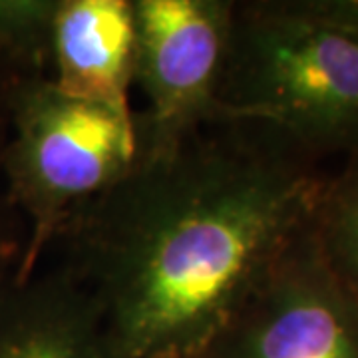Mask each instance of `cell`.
I'll list each match as a JSON object with an SVG mask.
<instances>
[{"mask_svg":"<svg viewBox=\"0 0 358 358\" xmlns=\"http://www.w3.org/2000/svg\"><path fill=\"white\" fill-rule=\"evenodd\" d=\"M219 102L315 162L358 152V0L233 2Z\"/></svg>","mask_w":358,"mask_h":358,"instance_id":"obj_2","label":"cell"},{"mask_svg":"<svg viewBox=\"0 0 358 358\" xmlns=\"http://www.w3.org/2000/svg\"><path fill=\"white\" fill-rule=\"evenodd\" d=\"M140 155L176 148L225 122L219 90L233 0H131Z\"/></svg>","mask_w":358,"mask_h":358,"instance_id":"obj_4","label":"cell"},{"mask_svg":"<svg viewBox=\"0 0 358 358\" xmlns=\"http://www.w3.org/2000/svg\"><path fill=\"white\" fill-rule=\"evenodd\" d=\"M313 233L327 263L358 299V152L324 181Z\"/></svg>","mask_w":358,"mask_h":358,"instance_id":"obj_8","label":"cell"},{"mask_svg":"<svg viewBox=\"0 0 358 358\" xmlns=\"http://www.w3.org/2000/svg\"><path fill=\"white\" fill-rule=\"evenodd\" d=\"M199 357L358 358V299L320 253L313 219Z\"/></svg>","mask_w":358,"mask_h":358,"instance_id":"obj_5","label":"cell"},{"mask_svg":"<svg viewBox=\"0 0 358 358\" xmlns=\"http://www.w3.org/2000/svg\"><path fill=\"white\" fill-rule=\"evenodd\" d=\"M131 0H58L50 80L82 100L136 110Z\"/></svg>","mask_w":358,"mask_h":358,"instance_id":"obj_7","label":"cell"},{"mask_svg":"<svg viewBox=\"0 0 358 358\" xmlns=\"http://www.w3.org/2000/svg\"><path fill=\"white\" fill-rule=\"evenodd\" d=\"M0 358L117 355L88 291L58 265L0 289Z\"/></svg>","mask_w":358,"mask_h":358,"instance_id":"obj_6","label":"cell"},{"mask_svg":"<svg viewBox=\"0 0 358 358\" xmlns=\"http://www.w3.org/2000/svg\"><path fill=\"white\" fill-rule=\"evenodd\" d=\"M24 247V223L0 185V289L18 277Z\"/></svg>","mask_w":358,"mask_h":358,"instance_id":"obj_10","label":"cell"},{"mask_svg":"<svg viewBox=\"0 0 358 358\" xmlns=\"http://www.w3.org/2000/svg\"><path fill=\"white\" fill-rule=\"evenodd\" d=\"M189 358H201V357H189Z\"/></svg>","mask_w":358,"mask_h":358,"instance_id":"obj_12","label":"cell"},{"mask_svg":"<svg viewBox=\"0 0 358 358\" xmlns=\"http://www.w3.org/2000/svg\"><path fill=\"white\" fill-rule=\"evenodd\" d=\"M136 110L82 100L48 78H14L0 150V185L26 227V279L70 221L136 166Z\"/></svg>","mask_w":358,"mask_h":358,"instance_id":"obj_3","label":"cell"},{"mask_svg":"<svg viewBox=\"0 0 358 358\" xmlns=\"http://www.w3.org/2000/svg\"><path fill=\"white\" fill-rule=\"evenodd\" d=\"M56 13L58 0H0V60L10 76H50Z\"/></svg>","mask_w":358,"mask_h":358,"instance_id":"obj_9","label":"cell"},{"mask_svg":"<svg viewBox=\"0 0 358 358\" xmlns=\"http://www.w3.org/2000/svg\"><path fill=\"white\" fill-rule=\"evenodd\" d=\"M319 162L268 129L219 122L136 166L56 247L117 358L199 357L313 219Z\"/></svg>","mask_w":358,"mask_h":358,"instance_id":"obj_1","label":"cell"},{"mask_svg":"<svg viewBox=\"0 0 358 358\" xmlns=\"http://www.w3.org/2000/svg\"><path fill=\"white\" fill-rule=\"evenodd\" d=\"M14 78L6 70L4 62L0 60V150L4 141V131H6V108H8V92Z\"/></svg>","mask_w":358,"mask_h":358,"instance_id":"obj_11","label":"cell"}]
</instances>
